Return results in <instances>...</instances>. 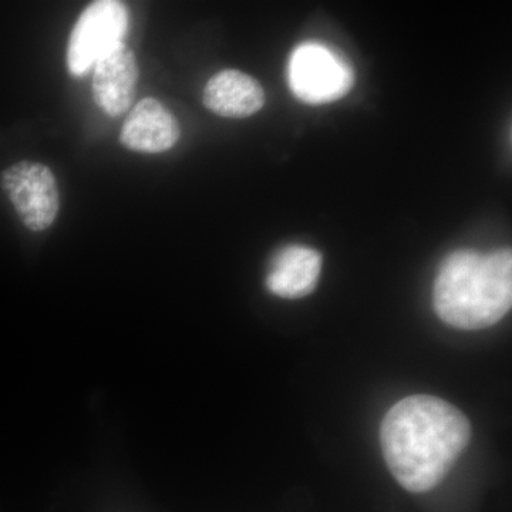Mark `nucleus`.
Listing matches in <instances>:
<instances>
[{
	"label": "nucleus",
	"mask_w": 512,
	"mask_h": 512,
	"mask_svg": "<svg viewBox=\"0 0 512 512\" xmlns=\"http://www.w3.org/2000/svg\"><path fill=\"white\" fill-rule=\"evenodd\" d=\"M471 440L466 414L429 394L410 396L384 416L380 443L390 473L410 493L444 480Z\"/></svg>",
	"instance_id": "obj_1"
},
{
	"label": "nucleus",
	"mask_w": 512,
	"mask_h": 512,
	"mask_svg": "<svg viewBox=\"0 0 512 512\" xmlns=\"http://www.w3.org/2000/svg\"><path fill=\"white\" fill-rule=\"evenodd\" d=\"M511 305V249L488 254L460 249L444 259L434 284V309L448 326L488 328L500 322Z\"/></svg>",
	"instance_id": "obj_2"
},
{
	"label": "nucleus",
	"mask_w": 512,
	"mask_h": 512,
	"mask_svg": "<svg viewBox=\"0 0 512 512\" xmlns=\"http://www.w3.org/2000/svg\"><path fill=\"white\" fill-rule=\"evenodd\" d=\"M288 80L296 99L306 104H326L350 92L355 73L350 64L328 46L306 42L293 50Z\"/></svg>",
	"instance_id": "obj_3"
},
{
	"label": "nucleus",
	"mask_w": 512,
	"mask_h": 512,
	"mask_svg": "<svg viewBox=\"0 0 512 512\" xmlns=\"http://www.w3.org/2000/svg\"><path fill=\"white\" fill-rule=\"evenodd\" d=\"M128 23L126 5L117 0H99L87 6L70 33L66 53L69 72L84 76L101 57L124 43Z\"/></svg>",
	"instance_id": "obj_4"
},
{
	"label": "nucleus",
	"mask_w": 512,
	"mask_h": 512,
	"mask_svg": "<svg viewBox=\"0 0 512 512\" xmlns=\"http://www.w3.org/2000/svg\"><path fill=\"white\" fill-rule=\"evenodd\" d=\"M2 188L30 231L52 227L60 208L55 174L45 164L20 161L3 171Z\"/></svg>",
	"instance_id": "obj_5"
},
{
	"label": "nucleus",
	"mask_w": 512,
	"mask_h": 512,
	"mask_svg": "<svg viewBox=\"0 0 512 512\" xmlns=\"http://www.w3.org/2000/svg\"><path fill=\"white\" fill-rule=\"evenodd\" d=\"M137 82L136 56L121 43L94 64V101L107 116H120L133 104Z\"/></svg>",
	"instance_id": "obj_6"
},
{
	"label": "nucleus",
	"mask_w": 512,
	"mask_h": 512,
	"mask_svg": "<svg viewBox=\"0 0 512 512\" xmlns=\"http://www.w3.org/2000/svg\"><path fill=\"white\" fill-rule=\"evenodd\" d=\"M180 138V126L161 101L146 97L138 101L121 127L120 143L136 153L160 154Z\"/></svg>",
	"instance_id": "obj_7"
},
{
	"label": "nucleus",
	"mask_w": 512,
	"mask_h": 512,
	"mask_svg": "<svg viewBox=\"0 0 512 512\" xmlns=\"http://www.w3.org/2000/svg\"><path fill=\"white\" fill-rule=\"evenodd\" d=\"M320 271L322 255L316 249L289 245L272 259L266 288L279 298H303L315 291Z\"/></svg>",
	"instance_id": "obj_8"
},
{
	"label": "nucleus",
	"mask_w": 512,
	"mask_h": 512,
	"mask_svg": "<svg viewBox=\"0 0 512 512\" xmlns=\"http://www.w3.org/2000/svg\"><path fill=\"white\" fill-rule=\"evenodd\" d=\"M204 104L217 116L245 119L265 104V92L254 77L238 70H222L204 89Z\"/></svg>",
	"instance_id": "obj_9"
}]
</instances>
